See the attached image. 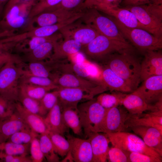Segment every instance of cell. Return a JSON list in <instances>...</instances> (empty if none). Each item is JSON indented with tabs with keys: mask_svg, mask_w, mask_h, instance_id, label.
I'll return each instance as SVG.
<instances>
[{
	"mask_svg": "<svg viewBox=\"0 0 162 162\" xmlns=\"http://www.w3.org/2000/svg\"><path fill=\"white\" fill-rule=\"evenodd\" d=\"M131 52L114 53L100 61L124 80L133 92L140 82L141 64Z\"/></svg>",
	"mask_w": 162,
	"mask_h": 162,
	"instance_id": "cell-1",
	"label": "cell"
},
{
	"mask_svg": "<svg viewBox=\"0 0 162 162\" xmlns=\"http://www.w3.org/2000/svg\"><path fill=\"white\" fill-rule=\"evenodd\" d=\"M134 47L127 41L125 42L99 34L81 50L87 57L100 61L106 56L114 53L131 52Z\"/></svg>",
	"mask_w": 162,
	"mask_h": 162,
	"instance_id": "cell-2",
	"label": "cell"
},
{
	"mask_svg": "<svg viewBox=\"0 0 162 162\" xmlns=\"http://www.w3.org/2000/svg\"><path fill=\"white\" fill-rule=\"evenodd\" d=\"M37 0L21 1L11 5H6L0 18V28L5 31H17L26 27L28 16Z\"/></svg>",
	"mask_w": 162,
	"mask_h": 162,
	"instance_id": "cell-3",
	"label": "cell"
},
{
	"mask_svg": "<svg viewBox=\"0 0 162 162\" xmlns=\"http://www.w3.org/2000/svg\"><path fill=\"white\" fill-rule=\"evenodd\" d=\"M110 17L125 39L128 40L139 51L145 53L148 51L162 49V38H157L144 29L127 27L115 18Z\"/></svg>",
	"mask_w": 162,
	"mask_h": 162,
	"instance_id": "cell-4",
	"label": "cell"
},
{
	"mask_svg": "<svg viewBox=\"0 0 162 162\" xmlns=\"http://www.w3.org/2000/svg\"><path fill=\"white\" fill-rule=\"evenodd\" d=\"M17 60H10L0 69V95L12 102L19 101V81L23 70L15 64Z\"/></svg>",
	"mask_w": 162,
	"mask_h": 162,
	"instance_id": "cell-5",
	"label": "cell"
},
{
	"mask_svg": "<svg viewBox=\"0 0 162 162\" xmlns=\"http://www.w3.org/2000/svg\"><path fill=\"white\" fill-rule=\"evenodd\" d=\"M77 110L86 136L88 137L92 134L98 132L106 109L93 98L78 104Z\"/></svg>",
	"mask_w": 162,
	"mask_h": 162,
	"instance_id": "cell-6",
	"label": "cell"
},
{
	"mask_svg": "<svg viewBox=\"0 0 162 162\" xmlns=\"http://www.w3.org/2000/svg\"><path fill=\"white\" fill-rule=\"evenodd\" d=\"M113 146L129 152H136L162 159L161 156L134 134L122 131L105 134Z\"/></svg>",
	"mask_w": 162,
	"mask_h": 162,
	"instance_id": "cell-7",
	"label": "cell"
},
{
	"mask_svg": "<svg viewBox=\"0 0 162 162\" xmlns=\"http://www.w3.org/2000/svg\"><path fill=\"white\" fill-rule=\"evenodd\" d=\"M80 19L84 23L94 29L100 34L127 41L110 17L103 16L95 8L86 9L84 15Z\"/></svg>",
	"mask_w": 162,
	"mask_h": 162,
	"instance_id": "cell-8",
	"label": "cell"
},
{
	"mask_svg": "<svg viewBox=\"0 0 162 162\" xmlns=\"http://www.w3.org/2000/svg\"><path fill=\"white\" fill-rule=\"evenodd\" d=\"M54 81L58 88H80L90 92L95 96L108 90L102 81L86 79L73 73H63Z\"/></svg>",
	"mask_w": 162,
	"mask_h": 162,
	"instance_id": "cell-9",
	"label": "cell"
},
{
	"mask_svg": "<svg viewBox=\"0 0 162 162\" xmlns=\"http://www.w3.org/2000/svg\"><path fill=\"white\" fill-rule=\"evenodd\" d=\"M84 10L79 8L72 10L59 9L42 13L30 20L26 28V31L62 22L82 13Z\"/></svg>",
	"mask_w": 162,
	"mask_h": 162,
	"instance_id": "cell-10",
	"label": "cell"
},
{
	"mask_svg": "<svg viewBox=\"0 0 162 162\" xmlns=\"http://www.w3.org/2000/svg\"><path fill=\"white\" fill-rule=\"evenodd\" d=\"M119 106L106 109L98 132L106 134L125 131L127 129L125 123L130 114L124 107L122 108Z\"/></svg>",
	"mask_w": 162,
	"mask_h": 162,
	"instance_id": "cell-11",
	"label": "cell"
},
{
	"mask_svg": "<svg viewBox=\"0 0 162 162\" xmlns=\"http://www.w3.org/2000/svg\"><path fill=\"white\" fill-rule=\"evenodd\" d=\"M58 32L64 40H74L82 46L89 43L99 34L89 26L76 21L61 28Z\"/></svg>",
	"mask_w": 162,
	"mask_h": 162,
	"instance_id": "cell-12",
	"label": "cell"
},
{
	"mask_svg": "<svg viewBox=\"0 0 162 162\" xmlns=\"http://www.w3.org/2000/svg\"><path fill=\"white\" fill-rule=\"evenodd\" d=\"M143 82L133 93L149 104H155L162 100V75L149 77Z\"/></svg>",
	"mask_w": 162,
	"mask_h": 162,
	"instance_id": "cell-13",
	"label": "cell"
},
{
	"mask_svg": "<svg viewBox=\"0 0 162 162\" xmlns=\"http://www.w3.org/2000/svg\"><path fill=\"white\" fill-rule=\"evenodd\" d=\"M61 109L65 108L77 109L78 103L94 98L95 95L84 89L75 88H58L56 89Z\"/></svg>",
	"mask_w": 162,
	"mask_h": 162,
	"instance_id": "cell-14",
	"label": "cell"
},
{
	"mask_svg": "<svg viewBox=\"0 0 162 162\" xmlns=\"http://www.w3.org/2000/svg\"><path fill=\"white\" fill-rule=\"evenodd\" d=\"M124 8L135 15L146 31L157 38H162V21L148 13L144 5L126 6Z\"/></svg>",
	"mask_w": 162,
	"mask_h": 162,
	"instance_id": "cell-15",
	"label": "cell"
},
{
	"mask_svg": "<svg viewBox=\"0 0 162 162\" xmlns=\"http://www.w3.org/2000/svg\"><path fill=\"white\" fill-rule=\"evenodd\" d=\"M70 146L68 152L73 161L92 162L93 154L89 139L76 137L70 134L67 136Z\"/></svg>",
	"mask_w": 162,
	"mask_h": 162,
	"instance_id": "cell-16",
	"label": "cell"
},
{
	"mask_svg": "<svg viewBox=\"0 0 162 162\" xmlns=\"http://www.w3.org/2000/svg\"><path fill=\"white\" fill-rule=\"evenodd\" d=\"M141 64L140 82L149 77L162 75V53L160 50L148 51Z\"/></svg>",
	"mask_w": 162,
	"mask_h": 162,
	"instance_id": "cell-17",
	"label": "cell"
},
{
	"mask_svg": "<svg viewBox=\"0 0 162 162\" xmlns=\"http://www.w3.org/2000/svg\"><path fill=\"white\" fill-rule=\"evenodd\" d=\"M122 105L131 115H138L147 111H157L162 110V100L155 104L147 103L142 99L133 92L127 94L123 99Z\"/></svg>",
	"mask_w": 162,
	"mask_h": 162,
	"instance_id": "cell-18",
	"label": "cell"
},
{
	"mask_svg": "<svg viewBox=\"0 0 162 162\" xmlns=\"http://www.w3.org/2000/svg\"><path fill=\"white\" fill-rule=\"evenodd\" d=\"M127 129L137 126L151 127L162 134V110L138 115H130L125 123Z\"/></svg>",
	"mask_w": 162,
	"mask_h": 162,
	"instance_id": "cell-19",
	"label": "cell"
},
{
	"mask_svg": "<svg viewBox=\"0 0 162 162\" xmlns=\"http://www.w3.org/2000/svg\"><path fill=\"white\" fill-rule=\"evenodd\" d=\"M94 8L112 16L127 27L140 28L146 30L138 21L135 15L125 8H121L117 6L113 7H97Z\"/></svg>",
	"mask_w": 162,
	"mask_h": 162,
	"instance_id": "cell-20",
	"label": "cell"
},
{
	"mask_svg": "<svg viewBox=\"0 0 162 162\" xmlns=\"http://www.w3.org/2000/svg\"><path fill=\"white\" fill-rule=\"evenodd\" d=\"M130 128L142 138L146 145L162 156V134L159 130L152 127L144 126H135Z\"/></svg>",
	"mask_w": 162,
	"mask_h": 162,
	"instance_id": "cell-21",
	"label": "cell"
},
{
	"mask_svg": "<svg viewBox=\"0 0 162 162\" xmlns=\"http://www.w3.org/2000/svg\"><path fill=\"white\" fill-rule=\"evenodd\" d=\"M28 129L30 128L16 110L10 116L0 118V136L3 142L15 133Z\"/></svg>",
	"mask_w": 162,
	"mask_h": 162,
	"instance_id": "cell-22",
	"label": "cell"
},
{
	"mask_svg": "<svg viewBox=\"0 0 162 162\" xmlns=\"http://www.w3.org/2000/svg\"><path fill=\"white\" fill-rule=\"evenodd\" d=\"M93 154L92 162H106L107 160L110 140L105 133H94L89 136Z\"/></svg>",
	"mask_w": 162,
	"mask_h": 162,
	"instance_id": "cell-23",
	"label": "cell"
},
{
	"mask_svg": "<svg viewBox=\"0 0 162 162\" xmlns=\"http://www.w3.org/2000/svg\"><path fill=\"white\" fill-rule=\"evenodd\" d=\"M14 105L16 111L32 131L40 134L48 133L44 118L29 112L20 103L17 102Z\"/></svg>",
	"mask_w": 162,
	"mask_h": 162,
	"instance_id": "cell-24",
	"label": "cell"
},
{
	"mask_svg": "<svg viewBox=\"0 0 162 162\" xmlns=\"http://www.w3.org/2000/svg\"><path fill=\"white\" fill-rule=\"evenodd\" d=\"M44 122L49 131L59 134L64 136L65 134L69 131L68 128L63 120L62 109L58 100L48 112L44 118Z\"/></svg>",
	"mask_w": 162,
	"mask_h": 162,
	"instance_id": "cell-25",
	"label": "cell"
},
{
	"mask_svg": "<svg viewBox=\"0 0 162 162\" xmlns=\"http://www.w3.org/2000/svg\"><path fill=\"white\" fill-rule=\"evenodd\" d=\"M82 46L80 43L73 39L56 41L54 43L52 53L50 57V60H59L76 54L81 50Z\"/></svg>",
	"mask_w": 162,
	"mask_h": 162,
	"instance_id": "cell-26",
	"label": "cell"
},
{
	"mask_svg": "<svg viewBox=\"0 0 162 162\" xmlns=\"http://www.w3.org/2000/svg\"><path fill=\"white\" fill-rule=\"evenodd\" d=\"M101 75L102 81L111 92L117 91L125 93L133 92L124 80L108 67L104 66L102 68Z\"/></svg>",
	"mask_w": 162,
	"mask_h": 162,
	"instance_id": "cell-27",
	"label": "cell"
},
{
	"mask_svg": "<svg viewBox=\"0 0 162 162\" xmlns=\"http://www.w3.org/2000/svg\"><path fill=\"white\" fill-rule=\"evenodd\" d=\"M62 37L59 32H56L48 36L34 37L18 42L15 48L20 52L26 53L30 52L44 43L49 41H58Z\"/></svg>",
	"mask_w": 162,
	"mask_h": 162,
	"instance_id": "cell-28",
	"label": "cell"
},
{
	"mask_svg": "<svg viewBox=\"0 0 162 162\" xmlns=\"http://www.w3.org/2000/svg\"><path fill=\"white\" fill-rule=\"evenodd\" d=\"M63 120L66 125L70 128L74 133L81 135L82 129L81 124L77 109L65 108L62 109Z\"/></svg>",
	"mask_w": 162,
	"mask_h": 162,
	"instance_id": "cell-29",
	"label": "cell"
},
{
	"mask_svg": "<svg viewBox=\"0 0 162 162\" xmlns=\"http://www.w3.org/2000/svg\"><path fill=\"white\" fill-rule=\"evenodd\" d=\"M56 42L44 43L30 52L24 53V57L29 62H41L49 57H50Z\"/></svg>",
	"mask_w": 162,
	"mask_h": 162,
	"instance_id": "cell-30",
	"label": "cell"
},
{
	"mask_svg": "<svg viewBox=\"0 0 162 162\" xmlns=\"http://www.w3.org/2000/svg\"><path fill=\"white\" fill-rule=\"evenodd\" d=\"M68 71L82 77L93 78L97 75L95 67L92 64L83 62H77L68 64Z\"/></svg>",
	"mask_w": 162,
	"mask_h": 162,
	"instance_id": "cell-31",
	"label": "cell"
},
{
	"mask_svg": "<svg viewBox=\"0 0 162 162\" xmlns=\"http://www.w3.org/2000/svg\"><path fill=\"white\" fill-rule=\"evenodd\" d=\"M127 94L117 91L113 92L111 94L102 93L97 97L96 100L104 108L108 109L122 105V101Z\"/></svg>",
	"mask_w": 162,
	"mask_h": 162,
	"instance_id": "cell-32",
	"label": "cell"
},
{
	"mask_svg": "<svg viewBox=\"0 0 162 162\" xmlns=\"http://www.w3.org/2000/svg\"><path fill=\"white\" fill-rule=\"evenodd\" d=\"M56 88L53 87H42L23 82L20 84V92L27 96L40 100L45 94L51 90Z\"/></svg>",
	"mask_w": 162,
	"mask_h": 162,
	"instance_id": "cell-33",
	"label": "cell"
},
{
	"mask_svg": "<svg viewBox=\"0 0 162 162\" xmlns=\"http://www.w3.org/2000/svg\"><path fill=\"white\" fill-rule=\"evenodd\" d=\"M39 140L42 152L47 161L49 162H59V158L55 151L48 134H40Z\"/></svg>",
	"mask_w": 162,
	"mask_h": 162,
	"instance_id": "cell-34",
	"label": "cell"
},
{
	"mask_svg": "<svg viewBox=\"0 0 162 162\" xmlns=\"http://www.w3.org/2000/svg\"><path fill=\"white\" fill-rule=\"evenodd\" d=\"M48 134L56 153L62 157L66 156L70 148V144L68 140L64 136L57 133L49 131Z\"/></svg>",
	"mask_w": 162,
	"mask_h": 162,
	"instance_id": "cell-35",
	"label": "cell"
},
{
	"mask_svg": "<svg viewBox=\"0 0 162 162\" xmlns=\"http://www.w3.org/2000/svg\"><path fill=\"white\" fill-rule=\"evenodd\" d=\"M19 101L29 112L43 116L47 113L41 104L40 100L26 96L20 92Z\"/></svg>",
	"mask_w": 162,
	"mask_h": 162,
	"instance_id": "cell-36",
	"label": "cell"
},
{
	"mask_svg": "<svg viewBox=\"0 0 162 162\" xmlns=\"http://www.w3.org/2000/svg\"><path fill=\"white\" fill-rule=\"evenodd\" d=\"M22 76L47 77L52 79L53 77L49 68L41 61L29 62L28 69L23 70Z\"/></svg>",
	"mask_w": 162,
	"mask_h": 162,
	"instance_id": "cell-37",
	"label": "cell"
},
{
	"mask_svg": "<svg viewBox=\"0 0 162 162\" xmlns=\"http://www.w3.org/2000/svg\"><path fill=\"white\" fill-rule=\"evenodd\" d=\"M30 144H19L11 142H4L1 145L0 151L12 155H27L30 151Z\"/></svg>",
	"mask_w": 162,
	"mask_h": 162,
	"instance_id": "cell-38",
	"label": "cell"
},
{
	"mask_svg": "<svg viewBox=\"0 0 162 162\" xmlns=\"http://www.w3.org/2000/svg\"><path fill=\"white\" fill-rule=\"evenodd\" d=\"M37 136H38V134L33 132L30 129H28L15 133L11 135L8 139L9 141L19 144H24L30 143L34 138Z\"/></svg>",
	"mask_w": 162,
	"mask_h": 162,
	"instance_id": "cell-39",
	"label": "cell"
},
{
	"mask_svg": "<svg viewBox=\"0 0 162 162\" xmlns=\"http://www.w3.org/2000/svg\"><path fill=\"white\" fill-rule=\"evenodd\" d=\"M21 79V82L42 87H53L56 89L58 88L54 81L49 77L33 76H22Z\"/></svg>",
	"mask_w": 162,
	"mask_h": 162,
	"instance_id": "cell-40",
	"label": "cell"
},
{
	"mask_svg": "<svg viewBox=\"0 0 162 162\" xmlns=\"http://www.w3.org/2000/svg\"><path fill=\"white\" fill-rule=\"evenodd\" d=\"M62 0H44L37 2L31 9L28 16L29 21L34 17L57 5Z\"/></svg>",
	"mask_w": 162,
	"mask_h": 162,
	"instance_id": "cell-41",
	"label": "cell"
},
{
	"mask_svg": "<svg viewBox=\"0 0 162 162\" xmlns=\"http://www.w3.org/2000/svg\"><path fill=\"white\" fill-rule=\"evenodd\" d=\"M129 153V152L113 146L109 148L107 160L109 162H128Z\"/></svg>",
	"mask_w": 162,
	"mask_h": 162,
	"instance_id": "cell-42",
	"label": "cell"
},
{
	"mask_svg": "<svg viewBox=\"0 0 162 162\" xmlns=\"http://www.w3.org/2000/svg\"><path fill=\"white\" fill-rule=\"evenodd\" d=\"M38 136L34 138L30 144V158L33 162H41L44 158L42 152Z\"/></svg>",
	"mask_w": 162,
	"mask_h": 162,
	"instance_id": "cell-43",
	"label": "cell"
},
{
	"mask_svg": "<svg viewBox=\"0 0 162 162\" xmlns=\"http://www.w3.org/2000/svg\"><path fill=\"white\" fill-rule=\"evenodd\" d=\"M58 101V96L56 90L52 92H47L40 100L43 107L47 112Z\"/></svg>",
	"mask_w": 162,
	"mask_h": 162,
	"instance_id": "cell-44",
	"label": "cell"
},
{
	"mask_svg": "<svg viewBox=\"0 0 162 162\" xmlns=\"http://www.w3.org/2000/svg\"><path fill=\"white\" fill-rule=\"evenodd\" d=\"M85 0H62L57 5L48 9L45 12L53 11L59 9L67 10L74 9L79 8Z\"/></svg>",
	"mask_w": 162,
	"mask_h": 162,
	"instance_id": "cell-45",
	"label": "cell"
},
{
	"mask_svg": "<svg viewBox=\"0 0 162 162\" xmlns=\"http://www.w3.org/2000/svg\"><path fill=\"white\" fill-rule=\"evenodd\" d=\"M0 95V118H7L15 110L14 104Z\"/></svg>",
	"mask_w": 162,
	"mask_h": 162,
	"instance_id": "cell-46",
	"label": "cell"
},
{
	"mask_svg": "<svg viewBox=\"0 0 162 162\" xmlns=\"http://www.w3.org/2000/svg\"><path fill=\"white\" fill-rule=\"evenodd\" d=\"M128 162H161L162 159L136 152H130Z\"/></svg>",
	"mask_w": 162,
	"mask_h": 162,
	"instance_id": "cell-47",
	"label": "cell"
},
{
	"mask_svg": "<svg viewBox=\"0 0 162 162\" xmlns=\"http://www.w3.org/2000/svg\"><path fill=\"white\" fill-rule=\"evenodd\" d=\"M144 5L148 13L162 21V0H154Z\"/></svg>",
	"mask_w": 162,
	"mask_h": 162,
	"instance_id": "cell-48",
	"label": "cell"
},
{
	"mask_svg": "<svg viewBox=\"0 0 162 162\" xmlns=\"http://www.w3.org/2000/svg\"><path fill=\"white\" fill-rule=\"evenodd\" d=\"M0 158L6 162H32L30 158L27 155H12L0 151Z\"/></svg>",
	"mask_w": 162,
	"mask_h": 162,
	"instance_id": "cell-49",
	"label": "cell"
},
{
	"mask_svg": "<svg viewBox=\"0 0 162 162\" xmlns=\"http://www.w3.org/2000/svg\"><path fill=\"white\" fill-rule=\"evenodd\" d=\"M17 59V57L12 54L10 51L0 49V69L9 61Z\"/></svg>",
	"mask_w": 162,
	"mask_h": 162,
	"instance_id": "cell-50",
	"label": "cell"
},
{
	"mask_svg": "<svg viewBox=\"0 0 162 162\" xmlns=\"http://www.w3.org/2000/svg\"><path fill=\"white\" fill-rule=\"evenodd\" d=\"M123 0H102L98 4L93 8L97 7H113L118 6Z\"/></svg>",
	"mask_w": 162,
	"mask_h": 162,
	"instance_id": "cell-51",
	"label": "cell"
},
{
	"mask_svg": "<svg viewBox=\"0 0 162 162\" xmlns=\"http://www.w3.org/2000/svg\"><path fill=\"white\" fill-rule=\"evenodd\" d=\"M154 0H123L122 3L126 6L140 5L152 2Z\"/></svg>",
	"mask_w": 162,
	"mask_h": 162,
	"instance_id": "cell-52",
	"label": "cell"
},
{
	"mask_svg": "<svg viewBox=\"0 0 162 162\" xmlns=\"http://www.w3.org/2000/svg\"><path fill=\"white\" fill-rule=\"evenodd\" d=\"M4 38L0 39V49H2L10 51L15 48L17 43L14 42H6Z\"/></svg>",
	"mask_w": 162,
	"mask_h": 162,
	"instance_id": "cell-53",
	"label": "cell"
},
{
	"mask_svg": "<svg viewBox=\"0 0 162 162\" xmlns=\"http://www.w3.org/2000/svg\"><path fill=\"white\" fill-rule=\"evenodd\" d=\"M102 0H86L81 6L84 9L93 8L99 3Z\"/></svg>",
	"mask_w": 162,
	"mask_h": 162,
	"instance_id": "cell-54",
	"label": "cell"
},
{
	"mask_svg": "<svg viewBox=\"0 0 162 162\" xmlns=\"http://www.w3.org/2000/svg\"><path fill=\"white\" fill-rule=\"evenodd\" d=\"M16 31H5L0 28V39L17 34Z\"/></svg>",
	"mask_w": 162,
	"mask_h": 162,
	"instance_id": "cell-55",
	"label": "cell"
},
{
	"mask_svg": "<svg viewBox=\"0 0 162 162\" xmlns=\"http://www.w3.org/2000/svg\"><path fill=\"white\" fill-rule=\"evenodd\" d=\"M9 0H0V18L6 4Z\"/></svg>",
	"mask_w": 162,
	"mask_h": 162,
	"instance_id": "cell-56",
	"label": "cell"
},
{
	"mask_svg": "<svg viewBox=\"0 0 162 162\" xmlns=\"http://www.w3.org/2000/svg\"><path fill=\"white\" fill-rule=\"evenodd\" d=\"M32 0H9L6 4L9 5H12L21 1H28Z\"/></svg>",
	"mask_w": 162,
	"mask_h": 162,
	"instance_id": "cell-57",
	"label": "cell"
},
{
	"mask_svg": "<svg viewBox=\"0 0 162 162\" xmlns=\"http://www.w3.org/2000/svg\"><path fill=\"white\" fill-rule=\"evenodd\" d=\"M4 142H3V141H2L1 137H0V149H1V145H2V143H3Z\"/></svg>",
	"mask_w": 162,
	"mask_h": 162,
	"instance_id": "cell-58",
	"label": "cell"
},
{
	"mask_svg": "<svg viewBox=\"0 0 162 162\" xmlns=\"http://www.w3.org/2000/svg\"><path fill=\"white\" fill-rule=\"evenodd\" d=\"M43 0H37V2L42 1Z\"/></svg>",
	"mask_w": 162,
	"mask_h": 162,
	"instance_id": "cell-59",
	"label": "cell"
},
{
	"mask_svg": "<svg viewBox=\"0 0 162 162\" xmlns=\"http://www.w3.org/2000/svg\"></svg>",
	"mask_w": 162,
	"mask_h": 162,
	"instance_id": "cell-60",
	"label": "cell"
}]
</instances>
